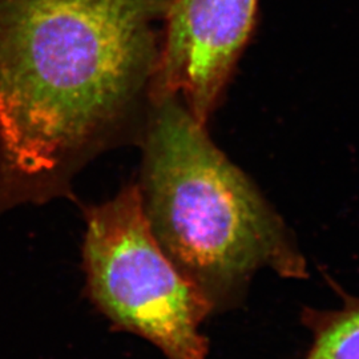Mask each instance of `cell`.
I'll return each instance as SVG.
<instances>
[{"label": "cell", "mask_w": 359, "mask_h": 359, "mask_svg": "<svg viewBox=\"0 0 359 359\" xmlns=\"http://www.w3.org/2000/svg\"><path fill=\"white\" fill-rule=\"evenodd\" d=\"M170 0H0V185L18 200L71 176L149 90Z\"/></svg>", "instance_id": "cell-1"}, {"label": "cell", "mask_w": 359, "mask_h": 359, "mask_svg": "<svg viewBox=\"0 0 359 359\" xmlns=\"http://www.w3.org/2000/svg\"><path fill=\"white\" fill-rule=\"evenodd\" d=\"M154 104L142 194L157 243L215 310L240 298L257 270L308 278L283 218L224 156L177 97Z\"/></svg>", "instance_id": "cell-2"}, {"label": "cell", "mask_w": 359, "mask_h": 359, "mask_svg": "<svg viewBox=\"0 0 359 359\" xmlns=\"http://www.w3.org/2000/svg\"><path fill=\"white\" fill-rule=\"evenodd\" d=\"M84 269L92 302L117 329L167 359H206L201 325L215 308L157 243L137 185L87 210Z\"/></svg>", "instance_id": "cell-3"}, {"label": "cell", "mask_w": 359, "mask_h": 359, "mask_svg": "<svg viewBox=\"0 0 359 359\" xmlns=\"http://www.w3.org/2000/svg\"><path fill=\"white\" fill-rule=\"evenodd\" d=\"M259 0H170L148 96L205 126L257 26Z\"/></svg>", "instance_id": "cell-4"}, {"label": "cell", "mask_w": 359, "mask_h": 359, "mask_svg": "<svg viewBox=\"0 0 359 359\" xmlns=\"http://www.w3.org/2000/svg\"><path fill=\"white\" fill-rule=\"evenodd\" d=\"M327 281L341 302L333 309H302L301 323L310 335L304 359H359V297L330 277Z\"/></svg>", "instance_id": "cell-5"}]
</instances>
